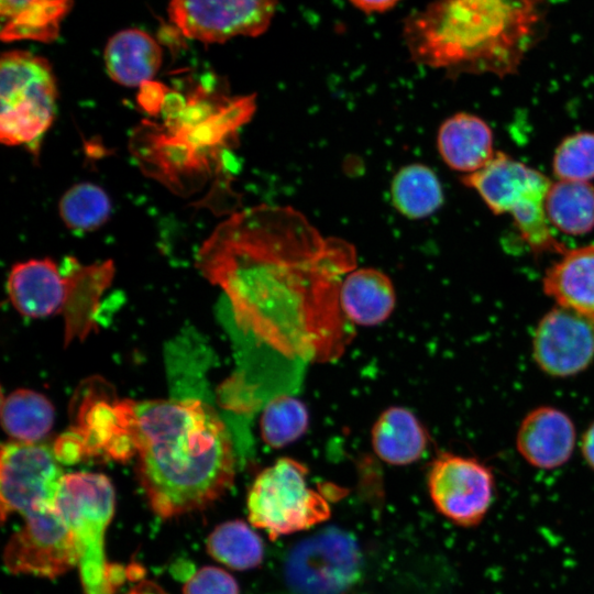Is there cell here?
Segmentation results:
<instances>
[{"mask_svg": "<svg viewBox=\"0 0 594 594\" xmlns=\"http://www.w3.org/2000/svg\"><path fill=\"white\" fill-rule=\"evenodd\" d=\"M56 504L74 538L84 594H113L105 556V535L116 504L110 480L91 472L64 474Z\"/></svg>", "mask_w": 594, "mask_h": 594, "instance_id": "cell-6", "label": "cell"}, {"mask_svg": "<svg viewBox=\"0 0 594 594\" xmlns=\"http://www.w3.org/2000/svg\"><path fill=\"white\" fill-rule=\"evenodd\" d=\"M391 199L395 209L406 218L424 219L443 204V191L436 173L425 164L411 163L394 175Z\"/></svg>", "mask_w": 594, "mask_h": 594, "instance_id": "cell-26", "label": "cell"}, {"mask_svg": "<svg viewBox=\"0 0 594 594\" xmlns=\"http://www.w3.org/2000/svg\"><path fill=\"white\" fill-rule=\"evenodd\" d=\"M278 0H169V18L187 37L222 43L257 36L270 26Z\"/></svg>", "mask_w": 594, "mask_h": 594, "instance_id": "cell-13", "label": "cell"}, {"mask_svg": "<svg viewBox=\"0 0 594 594\" xmlns=\"http://www.w3.org/2000/svg\"><path fill=\"white\" fill-rule=\"evenodd\" d=\"M376 455L392 465L418 461L429 444V435L414 413L404 407H389L374 422L371 431Z\"/></svg>", "mask_w": 594, "mask_h": 594, "instance_id": "cell-23", "label": "cell"}, {"mask_svg": "<svg viewBox=\"0 0 594 594\" xmlns=\"http://www.w3.org/2000/svg\"><path fill=\"white\" fill-rule=\"evenodd\" d=\"M461 180L479 194L492 212L510 213L521 239L535 255H560L566 250L550 229L544 201L551 182L539 170L496 152L486 166L463 175Z\"/></svg>", "mask_w": 594, "mask_h": 594, "instance_id": "cell-5", "label": "cell"}, {"mask_svg": "<svg viewBox=\"0 0 594 594\" xmlns=\"http://www.w3.org/2000/svg\"><path fill=\"white\" fill-rule=\"evenodd\" d=\"M532 355L548 375L568 377L579 374L594 360V322L557 306L537 324Z\"/></svg>", "mask_w": 594, "mask_h": 594, "instance_id": "cell-15", "label": "cell"}, {"mask_svg": "<svg viewBox=\"0 0 594 594\" xmlns=\"http://www.w3.org/2000/svg\"><path fill=\"white\" fill-rule=\"evenodd\" d=\"M356 260L352 243L323 237L295 208L261 204L221 221L196 266L245 332L285 356L329 362L353 338L340 288Z\"/></svg>", "mask_w": 594, "mask_h": 594, "instance_id": "cell-1", "label": "cell"}, {"mask_svg": "<svg viewBox=\"0 0 594 594\" xmlns=\"http://www.w3.org/2000/svg\"><path fill=\"white\" fill-rule=\"evenodd\" d=\"M306 406L297 398L280 395L273 398L261 417V435L272 448H283L299 439L308 429Z\"/></svg>", "mask_w": 594, "mask_h": 594, "instance_id": "cell-30", "label": "cell"}, {"mask_svg": "<svg viewBox=\"0 0 594 594\" xmlns=\"http://www.w3.org/2000/svg\"><path fill=\"white\" fill-rule=\"evenodd\" d=\"M255 95L229 96L205 86L188 96L166 95L163 123L143 121L131 138L142 170L176 191L196 188L235 144L254 116Z\"/></svg>", "mask_w": 594, "mask_h": 594, "instance_id": "cell-4", "label": "cell"}, {"mask_svg": "<svg viewBox=\"0 0 594 594\" xmlns=\"http://www.w3.org/2000/svg\"><path fill=\"white\" fill-rule=\"evenodd\" d=\"M62 267L69 282V295L62 314L67 344L86 339L97 328L95 317L100 299L116 268L111 260L84 265L74 257H67Z\"/></svg>", "mask_w": 594, "mask_h": 594, "instance_id": "cell-18", "label": "cell"}, {"mask_svg": "<svg viewBox=\"0 0 594 594\" xmlns=\"http://www.w3.org/2000/svg\"><path fill=\"white\" fill-rule=\"evenodd\" d=\"M307 474L308 469L292 458H280L258 473L248 493L251 525L275 540L326 521L329 503L308 485Z\"/></svg>", "mask_w": 594, "mask_h": 594, "instance_id": "cell-8", "label": "cell"}, {"mask_svg": "<svg viewBox=\"0 0 594 594\" xmlns=\"http://www.w3.org/2000/svg\"><path fill=\"white\" fill-rule=\"evenodd\" d=\"M58 210L63 222L70 230L92 231L108 221L111 202L101 187L91 183H80L63 195Z\"/></svg>", "mask_w": 594, "mask_h": 594, "instance_id": "cell-29", "label": "cell"}, {"mask_svg": "<svg viewBox=\"0 0 594 594\" xmlns=\"http://www.w3.org/2000/svg\"><path fill=\"white\" fill-rule=\"evenodd\" d=\"M207 550L218 562L239 571L258 566L264 558L262 538L240 519L218 525L207 539Z\"/></svg>", "mask_w": 594, "mask_h": 594, "instance_id": "cell-28", "label": "cell"}, {"mask_svg": "<svg viewBox=\"0 0 594 594\" xmlns=\"http://www.w3.org/2000/svg\"><path fill=\"white\" fill-rule=\"evenodd\" d=\"M3 552L4 565L13 574L56 578L77 566L78 554L69 527L55 507L23 517Z\"/></svg>", "mask_w": 594, "mask_h": 594, "instance_id": "cell-12", "label": "cell"}, {"mask_svg": "<svg viewBox=\"0 0 594 594\" xmlns=\"http://www.w3.org/2000/svg\"><path fill=\"white\" fill-rule=\"evenodd\" d=\"M56 80L48 62L23 51L6 52L0 62V140L35 151L55 119Z\"/></svg>", "mask_w": 594, "mask_h": 594, "instance_id": "cell-7", "label": "cell"}, {"mask_svg": "<svg viewBox=\"0 0 594 594\" xmlns=\"http://www.w3.org/2000/svg\"><path fill=\"white\" fill-rule=\"evenodd\" d=\"M1 422L6 432L20 442L43 438L54 422V407L42 394L31 389H18L3 398Z\"/></svg>", "mask_w": 594, "mask_h": 594, "instance_id": "cell-27", "label": "cell"}, {"mask_svg": "<svg viewBox=\"0 0 594 594\" xmlns=\"http://www.w3.org/2000/svg\"><path fill=\"white\" fill-rule=\"evenodd\" d=\"M546 0H433L405 24L413 59L447 75H515L540 40Z\"/></svg>", "mask_w": 594, "mask_h": 594, "instance_id": "cell-3", "label": "cell"}, {"mask_svg": "<svg viewBox=\"0 0 594 594\" xmlns=\"http://www.w3.org/2000/svg\"><path fill=\"white\" fill-rule=\"evenodd\" d=\"M7 290L21 315L42 318L63 314L69 282L63 267L51 258H33L12 266Z\"/></svg>", "mask_w": 594, "mask_h": 594, "instance_id": "cell-16", "label": "cell"}, {"mask_svg": "<svg viewBox=\"0 0 594 594\" xmlns=\"http://www.w3.org/2000/svg\"><path fill=\"white\" fill-rule=\"evenodd\" d=\"M576 441L571 418L562 410L541 406L522 419L516 436L519 454L531 465L551 470L566 463Z\"/></svg>", "mask_w": 594, "mask_h": 594, "instance_id": "cell-17", "label": "cell"}, {"mask_svg": "<svg viewBox=\"0 0 594 594\" xmlns=\"http://www.w3.org/2000/svg\"><path fill=\"white\" fill-rule=\"evenodd\" d=\"M72 0H0L1 40L52 42Z\"/></svg>", "mask_w": 594, "mask_h": 594, "instance_id": "cell-24", "label": "cell"}, {"mask_svg": "<svg viewBox=\"0 0 594 594\" xmlns=\"http://www.w3.org/2000/svg\"><path fill=\"white\" fill-rule=\"evenodd\" d=\"M184 594H239V585L227 571L216 566L199 569L185 583Z\"/></svg>", "mask_w": 594, "mask_h": 594, "instance_id": "cell-32", "label": "cell"}, {"mask_svg": "<svg viewBox=\"0 0 594 594\" xmlns=\"http://www.w3.org/2000/svg\"><path fill=\"white\" fill-rule=\"evenodd\" d=\"M427 484L436 509L462 527L479 525L494 501L492 469L471 457L440 453L431 463Z\"/></svg>", "mask_w": 594, "mask_h": 594, "instance_id": "cell-11", "label": "cell"}, {"mask_svg": "<svg viewBox=\"0 0 594 594\" xmlns=\"http://www.w3.org/2000/svg\"><path fill=\"white\" fill-rule=\"evenodd\" d=\"M542 288L557 306L594 322V244L561 253L546 271Z\"/></svg>", "mask_w": 594, "mask_h": 594, "instance_id": "cell-19", "label": "cell"}, {"mask_svg": "<svg viewBox=\"0 0 594 594\" xmlns=\"http://www.w3.org/2000/svg\"><path fill=\"white\" fill-rule=\"evenodd\" d=\"M361 554L353 537L330 527L297 543L284 575L295 594H341L359 576Z\"/></svg>", "mask_w": 594, "mask_h": 594, "instance_id": "cell-9", "label": "cell"}, {"mask_svg": "<svg viewBox=\"0 0 594 594\" xmlns=\"http://www.w3.org/2000/svg\"><path fill=\"white\" fill-rule=\"evenodd\" d=\"M139 102L141 107L152 116L161 112L168 88L162 84L147 81L140 86Z\"/></svg>", "mask_w": 594, "mask_h": 594, "instance_id": "cell-33", "label": "cell"}, {"mask_svg": "<svg viewBox=\"0 0 594 594\" xmlns=\"http://www.w3.org/2000/svg\"><path fill=\"white\" fill-rule=\"evenodd\" d=\"M396 305L391 278L373 267L351 271L340 288V307L353 324L372 327L389 318Z\"/></svg>", "mask_w": 594, "mask_h": 594, "instance_id": "cell-21", "label": "cell"}, {"mask_svg": "<svg viewBox=\"0 0 594 594\" xmlns=\"http://www.w3.org/2000/svg\"><path fill=\"white\" fill-rule=\"evenodd\" d=\"M581 451L588 466L594 470V421L582 436Z\"/></svg>", "mask_w": 594, "mask_h": 594, "instance_id": "cell-35", "label": "cell"}, {"mask_svg": "<svg viewBox=\"0 0 594 594\" xmlns=\"http://www.w3.org/2000/svg\"><path fill=\"white\" fill-rule=\"evenodd\" d=\"M552 167L561 180L593 179L594 132H578L566 136L556 148Z\"/></svg>", "mask_w": 594, "mask_h": 594, "instance_id": "cell-31", "label": "cell"}, {"mask_svg": "<svg viewBox=\"0 0 594 594\" xmlns=\"http://www.w3.org/2000/svg\"><path fill=\"white\" fill-rule=\"evenodd\" d=\"M358 9L367 12H384L392 9L400 0H349Z\"/></svg>", "mask_w": 594, "mask_h": 594, "instance_id": "cell-34", "label": "cell"}, {"mask_svg": "<svg viewBox=\"0 0 594 594\" xmlns=\"http://www.w3.org/2000/svg\"><path fill=\"white\" fill-rule=\"evenodd\" d=\"M437 147L443 162L464 175L482 169L496 154L490 125L468 112H458L441 123Z\"/></svg>", "mask_w": 594, "mask_h": 594, "instance_id": "cell-20", "label": "cell"}, {"mask_svg": "<svg viewBox=\"0 0 594 594\" xmlns=\"http://www.w3.org/2000/svg\"><path fill=\"white\" fill-rule=\"evenodd\" d=\"M135 405L130 399L87 394L76 425L64 435L74 442L81 460L103 455L127 461L136 453Z\"/></svg>", "mask_w": 594, "mask_h": 594, "instance_id": "cell-14", "label": "cell"}, {"mask_svg": "<svg viewBox=\"0 0 594 594\" xmlns=\"http://www.w3.org/2000/svg\"><path fill=\"white\" fill-rule=\"evenodd\" d=\"M548 221L569 235H583L594 229V185L590 182L551 183L544 201Z\"/></svg>", "mask_w": 594, "mask_h": 594, "instance_id": "cell-25", "label": "cell"}, {"mask_svg": "<svg viewBox=\"0 0 594 594\" xmlns=\"http://www.w3.org/2000/svg\"><path fill=\"white\" fill-rule=\"evenodd\" d=\"M1 519L13 513L22 517L56 506L64 476L54 451L31 442H8L1 447Z\"/></svg>", "mask_w": 594, "mask_h": 594, "instance_id": "cell-10", "label": "cell"}, {"mask_svg": "<svg viewBox=\"0 0 594 594\" xmlns=\"http://www.w3.org/2000/svg\"><path fill=\"white\" fill-rule=\"evenodd\" d=\"M162 48L144 31L128 29L116 33L107 43L105 64L110 78L127 87L151 81L162 64Z\"/></svg>", "mask_w": 594, "mask_h": 594, "instance_id": "cell-22", "label": "cell"}, {"mask_svg": "<svg viewBox=\"0 0 594 594\" xmlns=\"http://www.w3.org/2000/svg\"><path fill=\"white\" fill-rule=\"evenodd\" d=\"M138 475L162 518L204 509L233 484L230 435L200 399H156L135 405Z\"/></svg>", "mask_w": 594, "mask_h": 594, "instance_id": "cell-2", "label": "cell"}]
</instances>
